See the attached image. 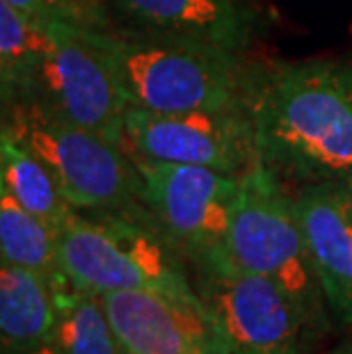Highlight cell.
<instances>
[{
    "mask_svg": "<svg viewBox=\"0 0 352 354\" xmlns=\"http://www.w3.org/2000/svg\"><path fill=\"white\" fill-rule=\"evenodd\" d=\"M0 3L10 5L17 12L26 14V17H33V19H44V17H48V14L57 12L53 0H0Z\"/></svg>",
    "mask_w": 352,
    "mask_h": 354,
    "instance_id": "obj_18",
    "label": "cell"
},
{
    "mask_svg": "<svg viewBox=\"0 0 352 354\" xmlns=\"http://www.w3.org/2000/svg\"><path fill=\"white\" fill-rule=\"evenodd\" d=\"M82 26L110 59L131 108L174 115L243 105L250 66L241 62V53L149 30L115 32Z\"/></svg>",
    "mask_w": 352,
    "mask_h": 354,
    "instance_id": "obj_2",
    "label": "cell"
},
{
    "mask_svg": "<svg viewBox=\"0 0 352 354\" xmlns=\"http://www.w3.org/2000/svg\"><path fill=\"white\" fill-rule=\"evenodd\" d=\"M133 160L142 176V203L185 261L224 252L243 174L136 156Z\"/></svg>",
    "mask_w": 352,
    "mask_h": 354,
    "instance_id": "obj_8",
    "label": "cell"
},
{
    "mask_svg": "<svg viewBox=\"0 0 352 354\" xmlns=\"http://www.w3.org/2000/svg\"><path fill=\"white\" fill-rule=\"evenodd\" d=\"M3 128L41 158L76 210H124L142 203V176L124 145L53 115L37 101L5 105Z\"/></svg>",
    "mask_w": 352,
    "mask_h": 354,
    "instance_id": "obj_5",
    "label": "cell"
},
{
    "mask_svg": "<svg viewBox=\"0 0 352 354\" xmlns=\"http://www.w3.org/2000/svg\"><path fill=\"white\" fill-rule=\"evenodd\" d=\"M0 185H5L21 206L57 233L76 213L59 190L53 171L7 128L0 135Z\"/></svg>",
    "mask_w": 352,
    "mask_h": 354,
    "instance_id": "obj_14",
    "label": "cell"
},
{
    "mask_svg": "<svg viewBox=\"0 0 352 354\" xmlns=\"http://www.w3.org/2000/svg\"><path fill=\"white\" fill-rule=\"evenodd\" d=\"M59 263L73 288L99 297L115 290L197 297L185 256L145 203L89 215L76 210L59 231Z\"/></svg>",
    "mask_w": 352,
    "mask_h": 354,
    "instance_id": "obj_3",
    "label": "cell"
},
{
    "mask_svg": "<svg viewBox=\"0 0 352 354\" xmlns=\"http://www.w3.org/2000/svg\"><path fill=\"white\" fill-rule=\"evenodd\" d=\"M46 44V17L33 19L0 3V82L5 105L26 101L30 96Z\"/></svg>",
    "mask_w": 352,
    "mask_h": 354,
    "instance_id": "obj_16",
    "label": "cell"
},
{
    "mask_svg": "<svg viewBox=\"0 0 352 354\" xmlns=\"http://www.w3.org/2000/svg\"><path fill=\"white\" fill-rule=\"evenodd\" d=\"M57 288L30 268L0 263V341L3 348L50 341L57 325Z\"/></svg>",
    "mask_w": 352,
    "mask_h": 354,
    "instance_id": "obj_13",
    "label": "cell"
},
{
    "mask_svg": "<svg viewBox=\"0 0 352 354\" xmlns=\"http://www.w3.org/2000/svg\"><path fill=\"white\" fill-rule=\"evenodd\" d=\"M350 185H352V180H350Z\"/></svg>",
    "mask_w": 352,
    "mask_h": 354,
    "instance_id": "obj_20",
    "label": "cell"
},
{
    "mask_svg": "<svg viewBox=\"0 0 352 354\" xmlns=\"http://www.w3.org/2000/svg\"><path fill=\"white\" fill-rule=\"evenodd\" d=\"M259 162L299 183L352 180V64L250 66L243 94Z\"/></svg>",
    "mask_w": 352,
    "mask_h": 354,
    "instance_id": "obj_1",
    "label": "cell"
},
{
    "mask_svg": "<svg viewBox=\"0 0 352 354\" xmlns=\"http://www.w3.org/2000/svg\"><path fill=\"white\" fill-rule=\"evenodd\" d=\"M192 270L229 354H311L316 331L275 281L236 266L227 252L194 261Z\"/></svg>",
    "mask_w": 352,
    "mask_h": 354,
    "instance_id": "obj_6",
    "label": "cell"
},
{
    "mask_svg": "<svg viewBox=\"0 0 352 354\" xmlns=\"http://www.w3.org/2000/svg\"><path fill=\"white\" fill-rule=\"evenodd\" d=\"M295 203L329 311L352 327V185L304 183Z\"/></svg>",
    "mask_w": 352,
    "mask_h": 354,
    "instance_id": "obj_11",
    "label": "cell"
},
{
    "mask_svg": "<svg viewBox=\"0 0 352 354\" xmlns=\"http://www.w3.org/2000/svg\"><path fill=\"white\" fill-rule=\"evenodd\" d=\"M124 149L154 162L201 165L227 174H245L259 165L243 110L147 112L129 108L124 122Z\"/></svg>",
    "mask_w": 352,
    "mask_h": 354,
    "instance_id": "obj_9",
    "label": "cell"
},
{
    "mask_svg": "<svg viewBox=\"0 0 352 354\" xmlns=\"http://www.w3.org/2000/svg\"><path fill=\"white\" fill-rule=\"evenodd\" d=\"M0 354H59L53 338L44 343H35V345H17V348H3Z\"/></svg>",
    "mask_w": 352,
    "mask_h": 354,
    "instance_id": "obj_19",
    "label": "cell"
},
{
    "mask_svg": "<svg viewBox=\"0 0 352 354\" xmlns=\"http://www.w3.org/2000/svg\"><path fill=\"white\" fill-rule=\"evenodd\" d=\"M0 254L5 263L44 274L59 292L71 286L59 263V233L21 206L5 185H0Z\"/></svg>",
    "mask_w": 352,
    "mask_h": 354,
    "instance_id": "obj_15",
    "label": "cell"
},
{
    "mask_svg": "<svg viewBox=\"0 0 352 354\" xmlns=\"http://www.w3.org/2000/svg\"><path fill=\"white\" fill-rule=\"evenodd\" d=\"M48 44L26 101L117 145H124L129 101L117 73L78 17L57 10L46 17Z\"/></svg>",
    "mask_w": 352,
    "mask_h": 354,
    "instance_id": "obj_7",
    "label": "cell"
},
{
    "mask_svg": "<svg viewBox=\"0 0 352 354\" xmlns=\"http://www.w3.org/2000/svg\"><path fill=\"white\" fill-rule=\"evenodd\" d=\"M142 30L185 37L241 53L254 37V14L243 0H115Z\"/></svg>",
    "mask_w": 352,
    "mask_h": 354,
    "instance_id": "obj_12",
    "label": "cell"
},
{
    "mask_svg": "<svg viewBox=\"0 0 352 354\" xmlns=\"http://www.w3.org/2000/svg\"><path fill=\"white\" fill-rule=\"evenodd\" d=\"M101 302L124 354H229L199 295L115 290Z\"/></svg>",
    "mask_w": 352,
    "mask_h": 354,
    "instance_id": "obj_10",
    "label": "cell"
},
{
    "mask_svg": "<svg viewBox=\"0 0 352 354\" xmlns=\"http://www.w3.org/2000/svg\"><path fill=\"white\" fill-rule=\"evenodd\" d=\"M53 343L59 354H124L101 297L73 286L57 292Z\"/></svg>",
    "mask_w": 352,
    "mask_h": 354,
    "instance_id": "obj_17",
    "label": "cell"
},
{
    "mask_svg": "<svg viewBox=\"0 0 352 354\" xmlns=\"http://www.w3.org/2000/svg\"><path fill=\"white\" fill-rule=\"evenodd\" d=\"M224 252L236 266L279 286L316 334L323 329L327 299L306 245L295 194L290 197L281 176L263 162L241 178Z\"/></svg>",
    "mask_w": 352,
    "mask_h": 354,
    "instance_id": "obj_4",
    "label": "cell"
}]
</instances>
